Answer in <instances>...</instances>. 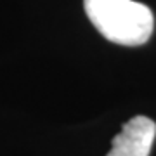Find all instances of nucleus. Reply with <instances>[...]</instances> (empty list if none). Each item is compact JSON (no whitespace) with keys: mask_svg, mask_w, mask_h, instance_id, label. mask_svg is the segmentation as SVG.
<instances>
[{"mask_svg":"<svg viewBox=\"0 0 156 156\" xmlns=\"http://www.w3.org/2000/svg\"><path fill=\"white\" fill-rule=\"evenodd\" d=\"M156 137V123L147 116H134L115 135L106 156H149Z\"/></svg>","mask_w":156,"mask_h":156,"instance_id":"nucleus-2","label":"nucleus"},{"mask_svg":"<svg viewBox=\"0 0 156 156\" xmlns=\"http://www.w3.org/2000/svg\"><path fill=\"white\" fill-rule=\"evenodd\" d=\"M85 12L99 33L125 47L144 45L153 35L154 16L147 5L134 0H83Z\"/></svg>","mask_w":156,"mask_h":156,"instance_id":"nucleus-1","label":"nucleus"}]
</instances>
